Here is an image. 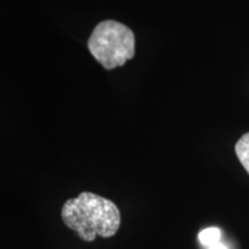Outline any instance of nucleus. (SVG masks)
Segmentation results:
<instances>
[{"mask_svg": "<svg viewBox=\"0 0 249 249\" xmlns=\"http://www.w3.org/2000/svg\"><path fill=\"white\" fill-rule=\"evenodd\" d=\"M62 222L76 232L83 241L91 242L96 236L110 238L120 226V211L113 202L90 192L65 202Z\"/></svg>", "mask_w": 249, "mask_h": 249, "instance_id": "1", "label": "nucleus"}, {"mask_svg": "<svg viewBox=\"0 0 249 249\" xmlns=\"http://www.w3.org/2000/svg\"><path fill=\"white\" fill-rule=\"evenodd\" d=\"M92 57L105 70L124 66L135 55V36L124 24L114 20L102 21L92 30L88 40Z\"/></svg>", "mask_w": 249, "mask_h": 249, "instance_id": "2", "label": "nucleus"}, {"mask_svg": "<svg viewBox=\"0 0 249 249\" xmlns=\"http://www.w3.org/2000/svg\"><path fill=\"white\" fill-rule=\"evenodd\" d=\"M235 154L245 170L249 174V133L241 136L235 144Z\"/></svg>", "mask_w": 249, "mask_h": 249, "instance_id": "3", "label": "nucleus"}, {"mask_svg": "<svg viewBox=\"0 0 249 249\" xmlns=\"http://www.w3.org/2000/svg\"><path fill=\"white\" fill-rule=\"evenodd\" d=\"M220 238H222V232L218 227H208L198 233V241L205 247H210L219 242Z\"/></svg>", "mask_w": 249, "mask_h": 249, "instance_id": "4", "label": "nucleus"}, {"mask_svg": "<svg viewBox=\"0 0 249 249\" xmlns=\"http://www.w3.org/2000/svg\"><path fill=\"white\" fill-rule=\"evenodd\" d=\"M209 249H227V247L225 245L223 244V242H217V244H214L213 246H210V247H208Z\"/></svg>", "mask_w": 249, "mask_h": 249, "instance_id": "5", "label": "nucleus"}]
</instances>
